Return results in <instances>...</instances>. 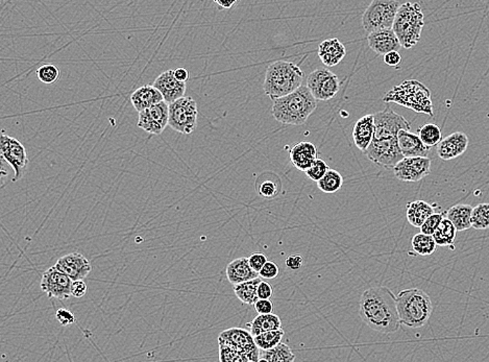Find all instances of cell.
Returning <instances> with one entry per match:
<instances>
[{"label": "cell", "instance_id": "obj_1", "mask_svg": "<svg viewBox=\"0 0 489 362\" xmlns=\"http://www.w3.org/2000/svg\"><path fill=\"white\" fill-rule=\"evenodd\" d=\"M359 315L362 321L381 334L400 329L396 296L386 286H375L364 290L360 298Z\"/></svg>", "mask_w": 489, "mask_h": 362}, {"label": "cell", "instance_id": "obj_2", "mask_svg": "<svg viewBox=\"0 0 489 362\" xmlns=\"http://www.w3.org/2000/svg\"><path fill=\"white\" fill-rule=\"evenodd\" d=\"M317 102L307 86H301L294 93L275 100L271 114L281 123L301 126L317 108Z\"/></svg>", "mask_w": 489, "mask_h": 362}, {"label": "cell", "instance_id": "obj_3", "mask_svg": "<svg viewBox=\"0 0 489 362\" xmlns=\"http://www.w3.org/2000/svg\"><path fill=\"white\" fill-rule=\"evenodd\" d=\"M396 307L400 325L411 329L423 327L433 312L431 298L419 288H409L398 292Z\"/></svg>", "mask_w": 489, "mask_h": 362}, {"label": "cell", "instance_id": "obj_4", "mask_svg": "<svg viewBox=\"0 0 489 362\" xmlns=\"http://www.w3.org/2000/svg\"><path fill=\"white\" fill-rule=\"evenodd\" d=\"M303 77L305 73L299 65L287 61H277L267 68L263 89L265 94L275 102L301 87Z\"/></svg>", "mask_w": 489, "mask_h": 362}, {"label": "cell", "instance_id": "obj_5", "mask_svg": "<svg viewBox=\"0 0 489 362\" xmlns=\"http://www.w3.org/2000/svg\"><path fill=\"white\" fill-rule=\"evenodd\" d=\"M383 100L387 104L393 103L414 112L434 116L431 91L423 83L415 80H408L394 86L385 94Z\"/></svg>", "mask_w": 489, "mask_h": 362}, {"label": "cell", "instance_id": "obj_6", "mask_svg": "<svg viewBox=\"0 0 489 362\" xmlns=\"http://www.w3.org/2000/svg\"><path fill=\"white\" fill-rule=\"evenodd\" d=\"M425 25V16L421 4L406 2L398 8L392 31L400 41V46L410 50L421 40Z\"/></svg>", "mask_w": 489, "mask_h": 362}, {"label": "cell", "instance_id": "obj_7", "mask_svg": "<svg viewBox=\"0 0 489 362\" xmlns=\"http://www.w3.org/2000/svg\"><path fill=\"white\" fill-rule=\"evenodd\" d=\"M402 3L396 0H374L362 16V25L368 33L392 29Z\"/></svg>", "mask_w": 489, "mask_h": 362}, {"label": "cell", "instance_id": "obj_8", "mask_svg": "<svg viewBox=\"0 0 489 362\" xmlns=\"http://www.w3.org/2000/svg\"><path fill=\"white\" fill-rule=\"evenodd\" d=\"M197 115L195 100L190 96H185L170 105L168 126L180 134H193L197 126Z\"/></svg>", "mask_w": 489, "mask_h": 362}, {"label": "cell", "instance_id": "obj_9", "mask_svg": "<svg viewBox=\"0 0 489 362\" xmlns=\"http://www.w3.org/2000/svg\"><path fill=\"white\" fill-rule=\"evenodd\" d=\"M366 155L373 163L384 168H393L400 160L404 159L398 149V137L374 138Z\"/></svg>", "mask_w": 489, "mask_h": 362}, {"label": "cell", "instance_id": "obj_10", "mask_svg": "<svg viewBox=\"0 0 489 362\" xmlns=\"http://www.w3.org/2000/svg\"><path fill=\"white\" fill-rule=\"evenodd\" d=\"M0 153H1L2 159L6 160L14 170L13 182L20 180L29 166L27 149L23 146L22 143L14 137L2 134L1 140H0Z\"/></svg>", "mask_w": 489, "mask_h": 362}, {"label": "cell", "instance_id": "obj_11", "mask_svg": "<svg viewBox=\"0 0 489 362\" xmlns=\"http://www.w3.org/2000/svg\"><path fill=\"white\" fill-rule=\"evenodd\" d=\"M307 87L316 100L328 102L338 93L340 82L328 68L316 69L308 77Z\"/></svg>", "mask_w": 489, "mask_h": 362}, {"label": "cell", "instance_id": "obj_12", "mask_svg": "<svg viewBox=\"0 0 489 362\" xmlns=\"http://www.w3.org/2000/svg\"><path fill=\"white\" fill-rule=\"evenodd\" d=\"M218 344L235 349L236 351L248 357L250 362L260 361L261 354L258 347L255 344L254 336L250 334V332L242 328H231L221 332L218 338Z\"/></svg>", "mask_w": 489, "mask_h": 362}, {"label": "cell", "instance_id": "obj_13", "mask_svg": "<svg viewBox=\"0 0 489 362\" xmlns=\"http://www.w3.org/2000/svg\"><path fill=\"white\" fill-rule=\"evenodd\" d=\"M394 176L403 182L415 183L431 174L429 158H404L393 167Z\"/></svg>", "mask_w": 489, "mask_h": 362}, {"label": "cell", "instance_id": "obj_14", "mask_svg": "<svg viewBox=\"0 0 489 362\" xmlns=\"http://www.w3.org/2000/svg\"><path fill=\"white\" fill-rule=\"evenodd\" d=\"M73 281L56 266L50 267L42 275L41 289L48 298L67 300L71 296V286Z\"/></svg>", "mask_w": 489, "mask_h": 362}, {"label": "cell", "instance_id": "obj_15", "mask_svg": "<svg viewBox=\"0 0 489 362\" xmlns=\"http://www.w3.org/2000/svg\"><path fill=\"white\" fill-rule=\"evenodd\" d=\"M170 122V105L162 102L139 113L138 128L149 134L161 135Z\"/></svg>", "mask_w": 489, "mask_h": 362}, {"label": "cell", "instance_id": "obj_16", "mask_svg": "<svg viewBox=\"0 0 489 362\" xmlns=\"http://www.w3.org/2000/svg\"><path fill=\"white\" fill-rule=\"evenodd\" d=\"M375 138H389L398 137L400 130H411V123L402 115L392 110H384L374 114Z\"/></svg>", "mask_w": 489, "mask_h": 362}, {"label": "cell", "instance_id": "obj_17", "mask_svg": "<svg viewBox=\"0 0 489 362\" xmlns=\"http://www.w3.org/2000/svg\"><path fill=\"white\" fill-rule=\"evenodd\" d=\"M54 266L61 273L70 278L73 282L85 279L92 271V265L89 260L83 254L77 252L61 257Z\"/></svg>", "mask_w": 489, "mask_h": 362}, {"label": "cell", "instance_id": "obj_18", "mask_svg": "<svg viewBox=\"0 0 489 362\" xmlns=\"http://www.w3.org/2000/svg\"><path fill=\"white\" fill-rule=\"evenodd\" d=\"M153 86L161 92L164 102L168 105L185 98L186 93V83L179 82L172 69L161 73L153 82Z\"/></svg>", "mask_w": 489, "mask_h": 362}, {"label": "cell", "instance_id": "obj_19", "mask_svg": "<svg viewBox=\"0 0 489 362\" xmlns=\"http://www.w3.org/2000/svg\"><path fill=\"white\" fill-rule=\"evenodd\" d=\"M469 143V137L465 133H453L437 145L438 156L444 161L456 159L467 151Z\"/></svg>", "mask_w": 489, "mask_h": 362}, {"label": "cell", "instance_id": "obj_20", "mask_svg": "<svg viewBox=\"0 0 489 362\" xmlns=\"http://www.w3.org/2000/svg\"><path fill=\"white\" fill-rule=\"evenodd\" d=\"M289 158L296 169L306 172L318 159L317 149L310 141H301L290 149Z\"/></svg>", "mask_w": 489, "mask_h": 362}, {"label": "cell", "instance_id": "obj_21", "mask_svg": "<svg viewBox=\"0 0 489 362\" xmlns=\"http://www.w3.org/2000/svg\"><path fill=\"white\" fill-rule=\"evenodd\" d=\"M398 144L404 158H427L429 147L426 146L419 135L411 130H400L398 134Z\"/></svg>", "mask_w": 489, "mask_h": 362}, {"label": "cell", "instance_id": "obj_22", "mask_svg": "<svg viewBox=\"0 0 489 362\" xmlns=\"http://www.w3.org/2000/svg\"><path fill=\"white\" fill-rule=\"evenodd\" d=\"M368 46L373 52L377 54H385L391 52H398L402 46L398 37L392 29H384V31H375L368 33Z\"/></svg>", "mask_w": 489, "mask_h": 362}, {"label": "cell", "instance_id": "obj_23", "mask_svg": "<svg viewBox=\"0 0 489 362\" xmlns=\"http://www.w3.org/2000/svg\"><path fill=\"white\" fill-rule=\"evenodd\" d=\"M376 126L374 114L361 117L353 128V140L359 151L366 153L375 138Z\"/></svg>", "mask_w": 489, "mask_h": 362}, {"label": "cell", "instance_id": "obj_24", "mask_svg": "<svg viewBox=\"0 0 489 362\" xmlns=\"http://www.w3.org/2000/svg\"><path fill=\"white\" fill-rule=\"evenodd\" d=\"M225 273H227V278L230 283L233 284L234 286L252 281V280L260 277L259 273L250 267L248 258H244V257L235 259L230 262L227 269H225Z\"/></svg>", "mask_w": 489, "mask_h": 362}, {"label": "cell", "instance_id": "obj_25", "mask_svg": "<svg viewBox=\"0 0 489 362\" xmlns=\"http://www.w3.org/2000/svg\"><path fill=\"white\" fill-rule=\"evenodd\" d=\"M347 54L345 45L337 38L324 40L318 45V56L326 67H334Z\"/></svg>", "mask_w": 489, "mask_h": 362}, {"label": "cell", "instance_id": "obj_26", "mask_svg": "<svg viewBox=\"0 0 489 362\" xmlns=\"http://www.w3.org/2000/svg\"><path fill=\"white\" fill-rule=\"evenodd\" d=\"M130 102H132L133 107L140 113L151 108L155 105L164 102V98L161 92L155 86L144 85L138 88L130 96Z\"/></svg>", "mask_w": 489, "mask_h": 362}, {"label": "cell", "instance_id": "obj_27", "mask_svg": "<svg viewBox=\"0 0 489 362\" xmlns=\"http://www.w3.org/2000/svg\"><path fill=\"white\" fill-rule=\"evenodd\" d=\"M435 206L425 201L411 202L407 205V220L411 226L419 228L435 213Z\"/></svg>", "mask_w": 489, "mask_h": 362}, {"label": "cell", "instance_id": "obj_28", "mask_svg": "<svg viewBox=\"0 0 489 362\" xmlns=\"http://www.w3.org/2000/svg\"><path fill=\"white\" fill-rule=\"evenodd\" d=\"M256 188L259 195L265 199H273L281 193V180L273 172H264L257 178Z\"/></svg>", "mask_w": 489, "mask_h": 362}, {"label": "cell", "instance_id": "obj_29", "mask_svg": "<svg viewBox=\"0 0 489 362\" xmlns=\"http://www.w3.org/2000/svg\"><path fill=\"white\" fill-rule=\"evenodd\" d=\"M474 208L467 204L453 206L446 211V218L454 225L457 231H465L472 228V214Z\"/></svg>", "mask_w": 489, "mask_h": 362}, {"label": "cell", "instance_id": "obj_30", "mask_svg": "<svg viewBox=\"0 0 489 362\" xmlns=\"http://www.w3.org/2000/svg\"><path fill=\"white\" fill-rule=\"evenodd\" d=\"M250 328L253 336L260 335L266 332L277 331L282 329V321L277 315H259L255 317L250 323L246 324Z\"/></svg>", "mask_w": 489, "mask_h": 362}, {"label": "cell", "instance_id": "obj_31", "mask_svg": "<svg viewBox=\"0 0 489 362\" xmlns=\"http://www.w3.org/2000/svg\"><path fill=\"white\" fill-rule=\"evenodd\" d=\"M262 281V278L259 277L252 281L234 286V292L243 304L255 305L259 300L258 287Z\"/></svg>", "mask_w": 489, "mask_h": 362}, {"label": "cell", "instance_id": "obj_32", "mask_svg": "<svg viewBox=\"0 0 489 362\" xmlns=\"http://www.w3.org/2000/svg\"><path fill=\"white\" fill-rule=\"evenodd\" d=\"M457 232H458V231L456 230L454 225L446 218L442 220L439 227L436 229L435 232H434L432 236H433L434 241H435L437 246H450L452 250H454V243L455 239H456Z\"/></svg>", "mask_w": 489, "mask_h": 362}, {"label": "cell", "instance_id": "obj_33", "mask_svg": "<svg viewBox=\"0 0 489 362\" xmlns=\"http://www.w3.org/2000/svg\"><path fill=\"white\" fill-rule=\"evenodd\" d=\"M261 359L267 362H294L295 355L287 345L281 344L269 351H262Z\"/></svg>", "mask_w": 489, "mask_h": 362}, {"label": "cell", "instance_id": "obj_34", "mask_svg": "<svg viewBox=\"0 0 489 362\" xmlns=\"http://www.w3.org/2000/svg\"><path fill=\"white\" fill-rule=\"evenodd\" d=\"M411 246H412L413 250L417 255L430 256V255L435 252L437 244H436L433 236H431V235L419 233V234L413 236L412 241H411Z\"/></svg>", "mask_w": 489, "mask_h": 362}, {"label": "cell", "instance_id": "obj_35", "mask_svg": "<svg viewBox=\"0 0 489 362\" xmlns=\"http://www.w3.org/2000/svg\"><path fill=\"white\" fill-rule=\"evenodd\" d=\"M284 334L285 332L283 329L266 332V333L254 336L255 344L258 347L259 350L269 351L281 344Z\"/></svg>", "mask_w": 489, "mask_h": 362}, {"label": "cell", "instance_id": "obj_36", "mask_svg": "<svg viewBox=\"0 0 489 362\" xmlns=\"http://www.w3.org/2000/svg\"><path fill=\"white\" fill-rule=\"evenodd\" d=\"M419 139L427 147L435 146L442 140V130L439 126L433 123H427L417 130Z\"/></svg>", "mask_w": 489, "mask_h": 362}, {"label": "cell", "instance_id": "obj_37", "mask_svg": "<svg viewBox=\"0 0 489 362\" xmlns=\"http://www.w3.org/2000/svg\"><path fill=\"white\" fill-rule=\"evenodd\" d=\"M343 178L337 170L330 169L317 183V187L324 193H335L343 187Z\"/></svg>", "mask_w": 489, "mask_h": 362}, {"label": "cell", "instance_id": "obj_38", "mask_svg": "<svg viewBox=\"0 0 489 362\" xmlns=\"http://www.w3.org/2000/svg\"><path fill=\"white\" fill-rule=\"evenodd\" d=\"M472 228L476 230L489 229V203L476 206L472 214Z\"/></svg>", "mask_w": 489, "mask_h": 362}, {"label": "cell", "instance_id": "obj_39", "mask_svg": "<svg viewBox=\"0 0 489 362\" xmlns=\"http://www.w3.org/2000/svg\"><path fill=\"white\" fill-rule=\"evenodd\" d=\"M61 77V70L54 64H43L37 69V77L41 83L52 85Z\"/></svg>", "mask_w": 489, "mask_h": 362}, {"label": "cell", "instance_id": "obj_40", "mask_svg": "<svg viewBox=\"0 0 489 362\" xmlns=\"http://www.w3.org/2000/svg\"><path fill=\"white\" fill-rule=\"evenodd\" d=\"M219 361L220 362H250L248 357L236 351L231 347L219 344Z\"/></svg>", "mask_w": 489, "mask_h": 362}, {"label": "cell", "instance_id": "obj_41", "mask_svg": "<svg viewBox=\"0 0 489 362\" xmlns=\"http://www.w3.org/2000/svg\"><path fill=\"white\" fill-rule=\"evenodd\" d=\"M330 170L328 164L324 161L322 159L318 158L316 160L315 163L305 172L307 174L308 178L310 180L314 181V182H319L324 176H326V172Z\"/></svg>", "mask_w": 489, "mask_h": 362}, {"label": "cell", "instance_id": "obj_42", "mask_svg": "<svg viewBox=\"0 0 489 362\" xmlns=\"http://www.w3.org/2000/svg\"><path fill=\"white\" fill-rule=\"evenodd\" d=\"M446 218V211L438 212V213H434L433 216H430L425 223H423V226L421 227V233H423L426 235H433L435 232L436 229L439 227L442 224V220Z\"/></svg>", "mask_w": 489, "mask_h": 362}, {"label": "cell", "instance_id": "obj_43", "mask_svg": "<svg viewBox=\"0 0 489 362\" xmlns=\"http://www.w3.org/2000/svg\"><path fill=\"white\" fill-rule=\"evenodd\" d=\"M248 262H250V267L254 269L256 273H260L261 269L264 267V265L269 262L267 260V257L264 254H261V252H255V254L250 255L248 257Z\"/></svg>", "mask_w": 489, "mask_h": 362}, {"label": "cell", "instance_id": "obj_44", "mask_svg": "<svg viewBox=\"0 0 489 362\" xmlns=\"http://www.w3.org/2000/svg\"><path fill=\"white\" fill-rule=\"evenodd\" d=\"M279 266H278L276 263L269 261V262L264 265V267L261 269L260 273H259V276H260V278H262V279H276V278L279 276Z\"/></svg>", "mask_w": 489, "mask_h": 362}, {"label": "cell", "instance_id": "obj_45", "mask_svg": "<svg viewBox=\"0 0 489 362\" xmlns=\"http://www.w3.org/2000/svg\"><path fill=\"white\" fill-rule=\"evenodd\" d=\"M56 319L62 326H71L75 323V317L73 312L65 308H60L57 310Z\"/></svg>", "mask_w": 489, "mask_h": 362}, {"label": "cell", "instance_id": "obj_46", "mask_svg": "<svg viewBox=\"0 0 489 362\" xmlns=\"http://www.w3.org/2000/svg\"><path fill=\"white\" fill-rule=\"evenodd\" d=\"M254 306L259 315H271L273 313V304L271 300H258Z\"/></svg>", "mask_w": 489, "mask_h": 362}, {"label": "cell", "instance_id": "obj_47", "mask_svg": "<svg viewBox=\"0 0 489 362\" xmlns=\"http://www.w3.org/2000/svg\"><path fill=\"white\" fill-rule=\"evenodd\" d=\"M87 284L85 283L84 280L75 281L73 283V286H71V296L77 299L83 298L87 294Z\"/></svg>", "mask_w": 489, "mask_h": 362}, {"label": "cell", "instance_id": "obj_48", "mask_svg": "<svg viewBox=\"0 0 489 362\" xmlns=\"http://www.w3.org/2000/svg\"><path fill=\"white\" fill-rule=\"evenodd\" d=\"M305 260L301 255H290L286 258L285 264L292 271H299L303 267Z\"/></svg>", "mask_w": 489, "mask_h": 362}, {"label": "cell", "instance_id": "obj_49", "mask_svg": "<svg viewBox=\"0 0 489 362\" xmlns=\"http://www.w3.org/2000/svg\"><path fill=\"white\" fill-rule=\"evenodd\" d=\"M273 286L267 282L262 281L259 284L258 287V298L259 300H271L273 296Z\"/></svg>", "mask_w": 489, "mask_h": 362}, {"label": "cell", "instance_id": "obj_50", "mask_svg": "<svg viewBox=\"0 0 489 362\" xmlns=\"http://www.w3.org/2000/svg\"><path fill=\"white\" fill-rule=\"evenodd\" d=\"M402 62V56L398 52H391L384 56V63L389 66L396 67Z\"/></svg>", "mask_w": 489, "mask_h": 362}, {"label": "cell", "instance_id": "obj_51", "mask_svg": "<svg viewBox=\"0 0 489 362\" xmlns=\"http://www.w3.org/2000/svg\"><path fill=\"white\" fill-rule=\"evenodd\" d=\"M174 77L181 83H186L189 79V73L185 67H179L174 69Z\"/></svg>", "mask_w": 489, "mask_h": 362}, {"label": "cell", "instance_id": "obj_52", "mask_svg": "<svg viewBox=\"0 0 489 362\" xmlns=\"http://www.w3.org/2000/svg\"><path fill=\"white\" fill-rule=\"evenodd\" d=\"M235 0L234 1H223V0H215V3L217 4V6H220L221 8H225V10H229V8H231L232 6H235L236 4Z\"/></svg>", "mask_w": 489, "mask_h": 362}, {"label": "cell", "instance_id": "obj_53", "mask_svg": "<svg viewBox=\"0 0 489 362\" xmlns=\"http://www.w3.org/2000/svg\"><path fill=\"white\" fill-rule=\"evenodd\" d=\"M258 362H267V361H265V359H260V361H259Z\"/></svg>", "mask_w": 489, "mask_h": 362}]
</instances>
